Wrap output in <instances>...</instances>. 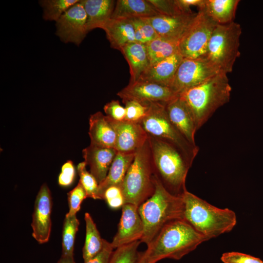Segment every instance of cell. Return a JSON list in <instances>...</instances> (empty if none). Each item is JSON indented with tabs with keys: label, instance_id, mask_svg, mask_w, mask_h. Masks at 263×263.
<instances>
[{
	"label": "cell",
	"instance_id": "cell-1",
	"mask_svg": "<svg viewBox=\"0 0 263 263\" xmlns=\"http://www.w3.org/2000/svg\"><path fill=\"white\" fill-rule=\"evenodd\" d=\"M208 241L185 219L166 225L147 245L145 252L154 263L168 258L178 260Z\"/></svg>",
	"mask_w": 263,
	"mask_h": 263
},
{
	"label": "cell",
	"instance_id": "cell-2",
	"mask_svg": "<svg viewBox=\"0 0 263 263\" xmlns=\"http://www.w3.org/2000/svg\"><path fill=\"white\" fill-rule=\"evenodd\" d=\"M153 180V194L138 207L144 228L141 242L147 245L166 225L177 219H184L182 195L170 193L154 174Z\"/></svg>",
	"mask_w": 263,
	"mask_h": 263
},
{
	"label": "cell",
	"instance_id": "cell-3",
	"mask_svg": "<svg viewBox=\"0 0 263 263\" xmlns=\"http://www.w3.org/2000/svg\"><path fill=\"white\" fill-rule=\"evenodd\" d=\"M148 140L154 175L170 193L182 196L191 165L172 144L150 135Z\"/></svg>",
	"mask_w": 263,
	"mask_h": 263
},
{
	"label": "cell",
	"instance_id": "cell-4",
	"mask_svg": "<svg viewBox=\"0 0 263 263\" xmlns=\"http://www.w3.org/2000/svg\"><path fill=\"white\" fill-rule=\"evenodd\" d=\"M231 89L227 74L221 72L178 95L190 110L198 130L217 110L229 101Z\"/></svg>",
	"mask_w": 263,
	"mask_h": 263
},
{
	"label": "cell",
	"instance_id": "cell-5",
	"mask_svg": "<svg viewBox=\"0 0 263 263\" xmlns=\"http://www.w3.org/2000/svg\"><path fill=\"white\" fill-rule=\"evenodd\" d=\"M184 219L208 240L230 232L237 223L235 213L220 208L186 190L182 194Z\"/></svg>",
	"mask_w": 263,
	"mask_h": 263
},
{
	"label": "cell",
	"instance_id": "cell-6",
	"mask_svg": "<svg viewBox=\"0 0 263 263\" xmlns=\"http://www.w3.org/2000/svg\"><path fill=\"white\" fill-rule=\"evenodd\" d=\"M149 140L135 153L121 185L125 204L139 207L154 193L155 185Z\"/></svg>",
	"mask_w": 263,
	"mask_h": 263
},
{
	"label": "cell",
	"instance_id": "cell-7",
	"mask_svg": "<svg viewBox=\"0 0 263 263\" xmlns=\"http://www.w3.org/2000/svg\"><path fill=\"white\" fill-rule=\"evenodd\" d=\"M164 103L149 105L147 115L140 123L148 135L175 147L192 165L199 149L191 144L169 119Z\"/></svg>",
	"mask_w": 263,
	"mask_h": 263
},
{
	"label": "cell",
	"instance_id": "cell-8",
	"mask_svg": "<svg viewBox=\"0 0 263 263\" xmlns=\"http://www.w3.org/2000/svg\"><path fill=\"white\" fill-rule=\"evenodd\" d=\"M241 25L234 21L226 24H217L210 38L205 56L220 72L232 71L239 56Z\"/></svg>",
	"mask_w": 263,
	"mask_h": 263
},
{
	"label": "cell",
	"instance_id": "cell-9",
	"mask_svg": "<svg viewBox=\"0 0 263 263\" xmlns=\"http://www.w3.org/2000/svg\"><path fill=\"white\" fill-rule=\"evenodd\" d=\"M217 25L204 8L199 9L191 25L179 42V52L183 57L195 58L204 56Z\"/></svg>",
	"mask_w": 263,
	"mask_h": 263
},
{
	"label": "cell",
	"instance_id": "cell-10",
	"mask_svg": "<svg viewBox=\"0 0 263 263\" xmlns=\"http://www.w3.org/2000/svg\"><path fill=\"white\" fill-rule=\"evenodd\" d=\"M219 73L220 71L205 56L195 58H184L170 88L178 95Z\"/></svg>",
	"mask_w": 263,
	"mask_h": 263
},
{
	"label": "cell",
	"instance_id": "cell-11",
	"mask_svg": "<svg viewBox=\"0 0 263 263\" xmlns=\"http://www.w3.org/2000/svg\"><path fill=\"white\" fill-rule=\"evenodd\" d=\"M117 95L123 102L134 100L146 106L154 103L166 104L178 96L169 87L141 80L129 83Z\"/></svg>",
	"mask_w": 263,
	"mask_h": 263
},
{
	"label": "cell",
	"instance_id": "cell-12",
	"mask_svg": "<svg viewBox=\"0 0 263 263\" xmlns=\"http://www.w3.org/2000/svg\"><path fill=\"white\" fill-rule=\"evenodd\" d=\"M87 21L86 12L79 0L56 21V34L63 42L78 45L88 33Z\"/></svg>",
	"mask_w": 263,
	"mask_h": 263
},
{
	"label": "cell",
	"instance_id": "cell-13",
	"mask_svg": "<svg viewBox=\"0 0 263 263\" xmlns=\"http://www.w3.org/2000/svg\"><path fill=\"white\" fill-rule=\"evenodd\" d=\"M52 198L50 190L43 183L37 195L32 215V236L40 244L49 240L52 221Z\"/></svg>",
	"mask_w": 263,
	"mask_h": 263
},
{
	"label": "cell",
	"instance_id": "cell-14",
	"mask_svg": "<svg viewBox=\"0 0 263 263\" xmlns=\"http://www.w3.org/2000/svg\"><path fill=\"white\" fill-rule=\"evenodd\" d=\"M144 225L138 212V207L125 204L117 231L111 243L113 249L135 241H140L144 235Z\"/></svg>",
	"mask_w": 263,
	"mask_h": 263
},
{
	"label": "cell",
	"instance_id": "cell-15",
	"mask_svg": "<svg viewBox=\"0 0 263 263\" xmlns=\"http://www.w3.org/2000/svg\"><path fill=\"white\" fill-rule=\"evenodd\" d=\"M116 134L115 149L125 153H135L146 143L148 134L139 123L117 121L108 116Z\"/></svg>",
	"mask_w": 263,
	"mask_h": 263
},
{
	"label": "cell",
	"instance_id": "cell-16",
	"mask_svg": "<svg viewBox=\"0 0 263 263\" xmlns=\"http://www.w3.org/2000/svg\"><path fill=\"white\" fill-rule=\"evenodd\" d=\"M196 14L191 13L173 16L159 15L147 18L159 37L179 43L191 25Z\"/></svg>",
	"mask_w": 263,
	"mask_h": 263
},
{
	"label": "cell",
	"instance_id": "cell-17",
	"mask_svg": "<svg viewBox=\"0 0 263 263\" xmlns=\"http://www.w3.org/2000/svg\"><path fill=\"white\" fill-rule=\"evenodd\" d=\"M168 116L176 128L192 145L197 146L195 134L197 131L188 107L179 95L165 104Z\"/></svg>",
	"mask_w": 263,
	"mask_h": 263
},
{
	"label": "cell",
	"instance_id": "cell-18",
	"mask_svg": "<svg viewBox=\"0 0 263 263\" xmlns=\"http://www.w3.org/2000/svg\"><path fill=\"white\" fill-rule=\"evenodd\" d=\"M83 156L90 172L98 184L106 177L117 151L113 148H106L90 144L83 150Z\"/></svg>",
	"mask_w": 263,
	"mask_h": 263
},
{
	"label": "cell",
	"instance_id": "cell-19",
	"mask_svg": "<svg viewBox=\"0 0 263 263\" xmlns=\"http://www.w3.org/2000/svg\"><path fill=\"white\" fill-rule=\"evenodd\" d=\"M183 58L178 52L160 61L151 64L138 80L170 88L178 67Z\"/></svg>",
	"mask_w": 263,
	"mask_h": 263
},
{
	"label": "cell",
	"instance_id": "cell-20",
	"mask_svg": "<svg viewBox=\"0 0 263 263\" xmlns=\"http://www.w3.org/2000/svg\"><path fill=\"white\" fill-rule=\"evenodd\" d=\"M89 123L91 144L115 149L116 134L107 116L97 112L90 116Z\"/></svg>",
	"mask_w": 263,
	"mask_h": 263
},
{
	"label": "cell",
	"instance_id": "cell-21",
	"mask_svg": "<svg viewBox=\"0 0 263 263\" xmlns=\"http://www.w3.org/2000/svg\"><path fill=\"white\" fill-rule=\"evenodd\" d=\"M106 33L111 47L119 51L128 44L136 42L131 19H111L102 28Z\"/></svg>",
	"mask_w": 263,
	"mask_h": 263
},
{
	"label": "cell",
	"instance_id": "cell-22",
	"mask_svg": "<svg viewBox=\"0 0 263 263\" xmlns=\"http://www.w3.org/2000/svg\"><path fill=\"white\" fill-rule=\"evenodd\" d=\"M129 64V83L137 81L150 65L146 45L137 42L127 44L120 51Z\"/></svg>",
	"mask_w": 263,
	"mask_h": 263
},
{
	"label": "cell",
	"instance_id": "cell-23",
	"mask_svg": "<svg viewBox=\"0 0 263 263\" xmlns=\"http://www.w3.org/2000/svg\"><path fill=\"white\" fill-rule=\"evenodd\" d=\"M135 153L117 152L105 179L98 185L100 199H103L107 188L115 186L121 188L126 173L132 163Z\"/></svg>",
	"mask_w": 263,
	"mask_h": 263
},
{
	"label": "cell",
	"instance_id": "cell-24",
	"mask_svg": "<svg viewBox=\"0 0 263 263\" xmlns=\"http://www.w3.org/2000/svg\"><path fill=\"white\" fill-rule=\"evenodd\" d=\"M87 16L88 32L101 28L111 19L115 6L113 0H81Z\"/></svg>",
	"mask_w": 263,
	"mask_h": 263
},
{
	"label": "cell",
	"instance_id": "cell-25",
	"mask_svg": "<svg viewBox=\"0 0 263 263\" xmlns=\"http://www.w3.org/2000/svg\"><path fill=\"white\" fill-rule=\"evenodd\" d=\"M160 15L148 0H118L111 19L149 18Z\"/></svg>",
	"mask_w": 263,
	"mask_h": 263
},
{
	"label": "cell",
	"instance_id": "cell-26",
	"mask_svg": "<svg viewBox=\"0 0 263 263\" xmlns=\"http://www.w3.org/2000/svg\"><path fill=\"white\" fill-rule=\"evenodd\" d=\"M239 0H205L204 8L207 15L217 24L233 22Z\"/></svg>",
	"mask_w": 263,
	"mask_h": 263
},
{
	"label": "cell",
	"instance_id": "cell-27",
	"mask_svg": "<svg viewBox=\"0 0 263 263\" xmlns=\"http://www.w3.org/2000/svg\"><path fill=\"white\" fill-rule=\"evenodd\" d=\"M86 236L82 250L84 263L97 255L102 249L104 239H102L92 216L88 212L84 215Z\"/></svg>",
	"mask_w": 263,
	"mask_h": 263
},
{
	"label": "cell",
	"instance_id": "cell-28",
	"mask_svg": "<svg viewBox=\"0 0 263 263\" xmlns=\"http://www.w3.org/2000/svg\"><path fill=\"white\" fill-rule=\"evenodd\" d=\"M179 43L158 37L148 44L146 47L150 65L160 61L179 52Z\"/></svg>",
	"mask_w": 263,
	"mask_h": 263
},
{
	"label": "cell",
	"instance_id": "cell-29",
	"mask_svg": "<svg viewBox=\"0 0 263 263\" xmlns=\"http://www.w3.org/2000/svg\"><path fill=\"white\" fill-rule=\"evenodd\" d=\"M79 225L76 215L66 214L62 233L61 256L74 257L75 240Z\"/></svg>",
	"mask_w": 263,
	"mask_h": 263
},
{
	"label": "cell",
	"instance_id": "cell-30",
	"mask_svg": "<svg viewBox=\"0 0 263 263\" xmlns=\"http://www.w3.org/2000/svg\"><path fill=\"white\" fill-rule=\"evenodd\" d=\"M79 0H42L39 3L43 9V18L56 21L71 6Z\"/></svg>",
	"mask_w": 263,
	"mask_h": 263
},
{
	"label": "cell",
	"instance_id": "cell-31",
	"mask_svg": "<svg viewBox=\"0 0 263 263\" xmlns=\"http://www.w3.org/2000/svg\"><path fill=\"white\" fill-rule=\"evenodd\" d=\"M141 243L137 241L115 248L109 263H138L140 256L138 248Z\"/></svg>",
	"mask_w": 263,
	"mask_h": 263
},
{
	"label": "cell",
	"instance_id": "cell-32",
	"mask_svg": "<svg viewBox=\"0 0 263 263\" xmlns=\"http://www.w3.org/2000/svg\"><path fill=\"white\" fill-rule=\"evenodd\" d=\"M131 19L134 29L136 42L146 45L158 37L147 18Z\"/></svg>",
	"mask_w": 263,
	"mask_h": 263
},
{
	"label": "cell",
	"instance_id": "cell-33",
	"mask_svg": "<svg viewBox=\"0 0 263 263\" xmlns=\"http://www.w3.org/2000/svg\"><path fill=\"white\" fill-rule=\"evenodd\" d=\"M85 161L79 163L77 170L79 176V182L85 189L87 196L94 200L100 199L98 194V183L95 177L87 170Z\"/></svg>",
	"mask_w": 263,
	"mask_h": 263
},
{
	"label": "cell",
	"instance_id": "cell-34",
	"mask_svg": "<svg viewBox=\"0 0 263 263\" xmlns=\"http://www.w3.org/2000/svg\"><path fill=\"white\" fill-rule=\"evenodd\" d=\"M123 103L126 110L124 121L140 123L148 113L149 105H144L134 100H128Z\"/></svg>",
	"mask_w": 263,
	"mask_h": 263
},
{
	"label": "cell",
	"instance_id": "cell-35",
	"mask_svg": "<svg viewBox=\"0 0 263 263\" xmlns=\"http://www.w3.org/2000/svg\"><path fill=\"white\" fill-rule=\"evenodd\" d=\"M87 198L85 189L79 182L77 186L68 193L69 215H76L80 209L83 201Z\"/></svg>",
	"mask_w": 263,
	"mask_h": 263
},
{
	"label": "cell",
	"instance_id": "cell-36",
	"mask_svg": "<svg viewBox=\"0 0 263 263\" xmlns=\"http://www.w3.org/2000/svg\"><path fill=\"white\" fill-rule=\"evenodd\" d=\"M148 0L160 15L173 16L186 14L180 8L177 0Z\"/></svg>",
	"mask_w": 263,
	"mask_h": 263
},
{
	"label": "cell",
	"instance_id": "cell-37",
	"mask_svg": "<svg viewBox=\"0 0 263 263\" xmlns=\"http://www.w3.org/2000/svg\"><path fill=\"white\" fill-rule=\"evenodd\" d=\"M221 260L224 263H263L259 258L234 251L223 253Z\"/></svg>",
	"mask_w": 263,
	"mask_h": 263
},
{
	"label": "cell",
	"instance_id": "cell-38",
	"mask_svg": "<svg viewBox=\"0 0 263 263\" xmlns=\"http://www.w3.org/2000/svg\"><path fill=\"white\" fill-rule=\"evenodd\" d=\"M103 110L106 115L110 118L117 121L125 120V108L120 104L118 100H111L104 106Z\"/></svg>",
	"mask_w": 263,
	"mask_h": 263
},
{
	"label": "cell",
	"instance_id": "cell-39",
	"mask_svg": "<svg viewBox=\"0 0 263 263\" xmlns=\"http://www.w3.org/2000/svg\"><path fill=\"white\" fill-rule=\"evenodd\" d=\"M75 169L72 161L65 162L61 168V172L58 179V184L62 187L71 185L75 177Z\"/></svg>",
	"mask_w": 263,
	"mask_h": 263
},
{
	"label": "cell",
	"instance_id": "cell-40",
	"mask_svg": "<svg viewBox=\"0 0 263 263\" xmlns=\"http://www.w3.org/2000/svg\"><path fill=\"white\" fill-rule=\"evenodd\" d=\"M113 249L111 243L104 239V245L102 250L95 257L85 263H109Z\"/></svg>",
	"mask_w": 263,
	"mask_h": 263
},
{
	"label": "cell",
	"instance_id": "cell-41",
	"mask_svg": "<svg viewBox=\"0 0 263 263\" xmlns=\"http://www.w3.org/2000/svg\"><path fill=\"white\" fill-rule=\"evenodd\" d=\"M138 263H154L148 258L145 251L140 253V258Z\"/></svg>",
	"mask_w": 263,
	"mask_h": 263
},
{
	"label": "cell",
	"instance_id": "cell-42",
	"mask_svg": "<svg viewBox=\"0 0 263 263\" xmlns=\"http://www.w3.org/2000/svg\"><path fill=\"white\" fill-rule=\"evenodd\" d=\"M57 263H75L74 257L61 256Z\"/></svg>",
	"mask_w": 263,
	"mask_h": 263
}]
</instances>
